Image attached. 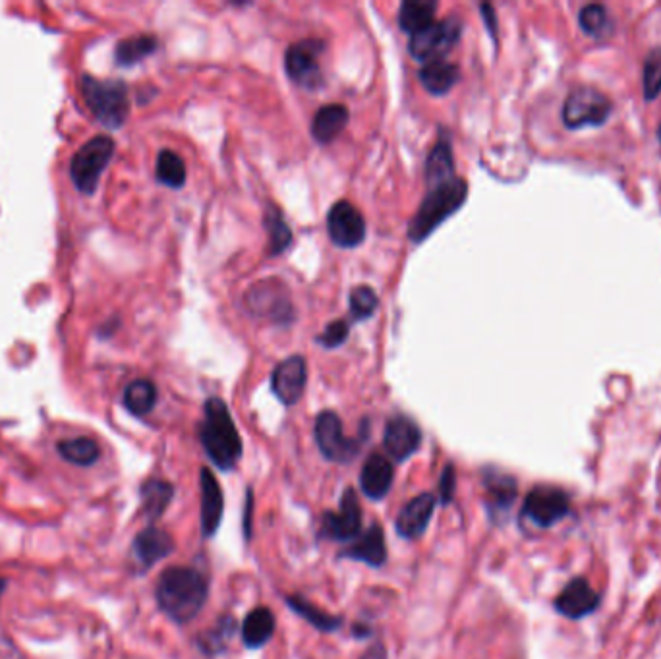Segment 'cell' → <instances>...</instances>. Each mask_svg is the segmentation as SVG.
Instances as JSON below:
<instances>
[{
    "label": "cell",
    "instance_id": "cell-1",
    "mask_svg": "<svg viewBox=\"0 0 661 659\" xmlns=\"http://www.w3.org/2000/svg\"><path fill=\"white\" fill-rule=\"evenodd\" d=\"M209 582L194 567H171L159 576L155 596L159 607L178 625L196 619L207 602Z\"/></svg>",
    "mask_w": 661,
    "mask_h": 659
},
{
    "label": "cell",
    "instance_id": "cell-2",
    "mask_svg": "<svg viewBox=\"0 0 661 659\" xmlns=\"http://www.w3.org/2000/svg\"><path fill=\"white\" fill-rule=\"evenodd\" d=\"M200 441L207 457L221 470H234L242 457V439L230 416L229 406L217 397L209 399L203 406Z\"/></svg>",
    "mask_w": 661,
    "mask_h": 659
},
{
    "label": "cell",
    "instance_id": "cell-3",
    "mask_svg": "<svg viewBox=\"0 0 661 659\" xmlns=\"http://www.w3.org/2000/svg\"><path fill=\"white\" fill-rule=\"evenodd\" d=\"M468 198V184L464 178H451L428 190V196L420 203L414 219L408 225V236L412 242L426 240L443 221L455 215Z\"/></svg>",
    "mask_w": 661,
    "mask_h": 659
},
{
    "label": "cell",
    "instance_id": "cell-4",
    "mask_svg": "<svg viewBox=\"0 0 661 659\" xmlns=\"http://www.w3.org/2000/svg\"><path fill=\"white\" fill-rule=\"evenodd\" d=\"M113 153H115V142L109 136H95L76 151L70 165V174L80 192L91 194L95 190Z\"/></svg>",
    "mask_w": 661,
    "mask_h": 659
},
{
    "label": "cell",
    "instance_id": "cell-5",
    "mask_svg": "<svg viewBox=\"0 0 661 659\" xmlns=\"http://www.w3.org/2000/svg\"><path fill=\"white\" fill-rule=\"evenodd\" d=\"M611 113L613 103L605 93L594 87H578L569 93L563 105V122L571 130L602 126Z\"/></svg>",
    "mask_w": 661,
    "mask_h": 659
},
{
    "label": "cell",
    "instance_id": "cell-6",
    "mask_svg": "<svg viewBox=\"0 0 661 659\" xmlns=\"http://www.w3.org/2000/svg\"><path fill=\"white\" fill-rule=\"evenodd\" d=\"M462 22L457 16H451L443 22H433L432 26L410 35V55L422 62L443 60V57L459 43Z\"/></svg>",
    "mask_w": 661,
    "mask_h": 659
},
{
    "label": "cell",
    "instance_id": "cell-7",
    "mask_svg": "<svg viewBox=\"0 0 661 659\" xmlns=\"http://www.w3.org/2000/svg\"><path fill=\"white\" fill-rule=\"evenodd\" d=\"M314 437H316L319 453L331 462L346 464L356 459L362 447L360 439H350L343 433V422L337 412L325 410L316 418L314 424Z\"/></svg>",
    "mask_w": 661,
    "mask_h": 659
},
{
    "label": "cell",
    "instance_id": "cell-8",
    "mask_svg": "<svg viewBox=\"0 0 661 659\" xmlns=\"http://www.w3.org/2000/svg\"><path fill=\"white\" fill-rule=\"evenodd\" d=\"M362 507L358 495L352 488H346L339 511L325 513L321 518L319 536L333 542L356 540L362 534Z\"/></svg>",
    "mask_w": 661,
    "mask_h": 659
},
{
    "label": "cell",
    "instance_id": "cell-9",
    "mask_svg": "<svg viewBox=\"0 0 661 659\" xmlns=\"http://www.w3.org/2000/svg\"><path fill=\"white\" fill-rule=\"evenodd\" d=\"M325 51V43L319 39H304L290 45L285 57L288 78L298 86L316 89L321 86L323 76L319 68V57Z\"/></svg>",
    "mask_w": 661,
    "mask_h": 659
},
{
    "label": "cell",
    "instance_id": "cell-10",
    "mask_svg": "<svg viewBox=\"0 0 661 659\" xmlns=\"http://www.w3.org/2000/svg\"><path fill=\"white\" fill-rule=\"evenodd\" d=\"M571 501L563 489L538 486L532 489L522 507V516L538 528H549L569 515Z\"/></svg>",
    "mask_w": 661,
    "mask_h": 659
},
{
    "label": "cell",
    "instance_id": "cell-11",
    "mask_svg": "<svg viewBox=\"0 0 661 659\" xmlns=\"http://www.w3.org/2000/svg\"><path fill=\"white\" fill-rule=\"evenodd\" d=\"M246 306L252 314L279 323H288L294 317L287 287L275 279L261 281L250 288L246 294Z\"/></svg>",
    "mask_w": 661,
    "mask_h": 659
},
{
    "label": "cell",
    "instance_id": "cell-12",
    "mask_svg": "<svg viewBox=\"0 0 661 659\" xmlns=\"http://www.w3.org/2000/svg\"><path fill=\"white\" fill-rule=\"evenodd\" d=\"M87 101L95 115L109 126H118L128 115L126 87L118 82H95L87 80Z\"/></svg>",
    "mask_w": 661,
    "mask_h": 659
},
{
    "label": "cell",
    "instance_id": "cell-13",
    "mask_svg": "<svg viewBox=\"0 0 661 659\" xmlns=\"http://www.w3.org/2000/svg\"><path fill=\"white\" fill-rule=\"evenodd\" d=\"M327 232L337 246L356 248L366 238V219L350 201H337L327 215Z\"/></svg>",
    "mask_w": 661,
    "mask_h": 659
},
{
    "label": "cell",
    "instance_id": "cell-14",
    "mask_svg": "<svg viewBox=\"0 0 661 659\" xmlns=\"http://www.w3.org/2000/svg\"><path fill=\"white\" fill-rule=\"evenodd\" d=\"M308 381L306 358L294 354L283 360L271 375V391L285 406H294L304 395Z\"/></svg>",
    "mask_w": 661,
    "mask_h": 659
},
{
    "label": "cell",
    "instance_id": "cell-15",
    "mask_svg": "<svg viewBox=\"0 0 661 659\" xmlns=\"http://www.w3.org/2000/svg\"><path fill=\"white\" fill-rule=\"evenodd\" d=\"M422 445V431L418 424L406 416H397L387 422L383 433V447L387 455L397 462L410 459Z\"/></svg>",
    "mask_w": 661,
    "mask_h": 659
},
{
    "label": "cell",
    "instance_id": "cell-16",
    "mask_svg": "<svg viewBox=\"0 0 661 659\" xmlns=\"http://www.w3.org/2000/svg\"><path fill=\"white\" fill-rule=\"evenodd\" d=\"M435 507H437V499L432 493H420L414 499H410L397 516L395 522L397 534L404 540L422 538L432 522Z\"/></svg>",
    "mask_w": 661,
    "mask_h": 659
},
{
    "label": "cell",
    "instance_id": "cell-17",
    "mask_svg": "<svg viewBox=\"0 0 661 659\" xmlns=\"http://www.w3.org/2000/svg\"><path fill=\"white\" fill-rule=\"evenodd\" d=\"M598 605L600 596L584 578L571 580L555 600L557 611L569 619H582L590 615Z\"/></svg>",
    "mask_w": 661,
    "mask_h": 659
},
{
    "label": "cell",
    "instance_id": "cell-18",
    "mask_svg": "<svg viewBox=\"0 0 661 659\" xmlns=\"http://www.w3.org/2000/svg\"><path fill=\"white\" fill-rule=\"evenodd\" d=\"M202 534L203 538H213L223 522L225 497L215 474L203 468L202 476Z\"/></svg>",
    "mask_w": 661,
    "mask_h": 659
},
{
    "label": "cell",
    "instance_id": "cell-19",
    "mask_svg": "<svg viewBox=\"0 0 661 659\" xmlns=\"http://www.w3.org/2000/svg\"><path fill=\"white\" fill-rule=\"evenodd\" d=\"M341 557L366 563L370 567H381L387 561V544H385V532L379 524H372L368 530H364L352 544L346 547Z\"/></svg>",
    "mask_w": 661,
    "mask_h": 659
},
{
    "label": "cell",
    "instance_id": "cell-20",
    "mask_svg": "<svg viewBox=\"0 0 661 659\" xmlns=\"http://www.w3.org/2000/svg\"><path fill=\"white\" fill-rule=\"evenodd\" d=\"M395 480L393 464L383 455H370L360 472V488L372 501H381L391 491Z\"/></svg>",
    "mask_w": 661,
    "mask_h": 659
},
{
    "label": "cell",
    "instance_id": "cell-21",
    "mask_svg": "<svg viewBox=\"0 0 661 659\" xmlns=\"http://www.w3.org/2000/svg\"><path fill=\"white\" fill-rule=\"evenodd\" d=\"M132 549H134L136 561L144 569H149V567H153L155 563L167 559L173 553L174 540L165 530L149 526L136 536Z\"/></svg>",
    "mask_w": 661,
    "mask_h": 659
},
{
    "label": "cell",
    "instance_id": "cell-22",
    "mask_svg": "<svg viewBox=\"0 0 661 659\" xmlns=\"http://www.w3.org/2000/svg\"><path fill=\"white\" fill-rule=\"evenodd\" d=\"M275 615L267 607L252 609L242 623V642L250 650L263 648L275 634Z\"/></svg>",
    "mask_w": 661,
    "mask_h": 659
},
{
    "label": "cell",
    "instance_id": "cell-23",
    "mask_svg": "<svg viewBox=\"0 0 661 659\" xmlns=\"http://www.w3.org/2000/svg\"><path fill=\"white\" fill-rule=\"evenodd\" d=\"M350 113L345 105H323L312 120V136L319 144H331L348 124Z\"/></svg>",
    "mask_w": 661,
    "mask_h": 659
},
{
    "label": "cell",
    "instance_id": "cell-24",
    "mask_svg": "<svg viewBox=\"0 0 661 659\" xmlns=\"http://www.w3.org/2000/svg\"><path fill=\"white\" fill-rule=\"evenodd\" d=\"M484 488L488 491V509L491 516L505 513L517 499V482L511 476L488 472L484 478Z\"/></svg>",
    "mask_w": 661,
    "mask_h": 659
},
{
    "label": "cell",
    "instance_id": "cell-25",
    "mask_svg": "<svg viewBox=\"0 0 661 659\" xmlns=\"http://www.w3.org/2000/svg\"><path fill=\"white\" fill-rule=\"evenodd\" d=\"M420 82L432 95H445L459 82L460 70L457 64L445 60H433L420 70Z\"/></svg>",
    "mask_w": 661,
    "mask_h": 659
},
{
    "label": "cell",
    "instance_id": "cell-26",
    "mask_svg": "<svg viewBox=\"0 0 661 659\" xmlns=\"http://www.w3.org/2000/svg\"><path fill=\"white\" fill-rule=\"evenodd\" d=\"M451 178H455L453 149L447 140H439L437 144L433 145V149L428 155V161H426V184H428V188H433Z\"/></svg>",
    "mask_w": 661,
    "mask_h": 659
},
{
    "label": "cell",
    "instance_id": "cell-27",
    "mask_svg": "<svg viewBox=\"0 0 661 659\" xmlns=\"http://www.w3.org/2000/svg\"><path fill=\"white\" fill-rule=\"evenodd\" d=\"M287 605L300 615L306 623H310L314 629L323 632L339 631L343 627V619L325 613L323 609L316 607L314 603L308 602L304 596H288Z\"/></svg>",
    "mask_w": 661,
    "mask_h": 659
},
{
    "label": "cell",
    "instance_id": "cell-28",
    "mask_svg": "<svg viewBox=\"0 0 661 659\" xmlns=\"http://www.w3.org/2000/svg\"><path fill=\"white\" fill-rule=\"evenodd\" d=\"M122 402L134 416H147L157 404V387L149 379H136L126 385Z\"/></svg>",
    "mask_w": 661,
    "mask_h": 659
},
{
    "label": "cell",
    "instance_id": "cell-29",
    "mask_svg": "<svg viewBox=\"0 0 661 659\" xmlns=\"http://www.w3.org/2000/svg\"><path fill=\"white\" fill-rule=\"evenodd\" d=\"M437 4L426 0H406L399 12V26L404 33H418L428 26H432Z\"/></svg>",
    "mask_w": 661,
    "mask_h": 659
},
{
    "label": "cell",
    "instance_id": "cell-30",
    "mask_svg": "<svg viewBox=\"0 0 661 659\" xmlns=\"http://www.w3.org/2000/svg\"><path fill=\"white\" fill-rule=\"evenodd\" d=\"M58 455L66 462L78 464V466H91L95 460L99 459L101 449L95 439L87 435H78V437H68L58 443Z\"/></svg>",
    "mask_w": 661,
    "mask_h": 659
},
{
    "label": "cell",
    "instance_id": "cell-31",
    "mask_svg": "<svg viewBox=\"0 0 661 659\" xmlns=\"http://www.w3.org/2000/svg\"><path fill=\"white\" fill-rule=\"evenodd\" d=\"M174 497L173 484L165 480H147L142 486V503H144L145 515L151 520L163 516L169 509Z\"/></svg>",
    "mask_w": 661,
    "mask_h": 659
},
{
    "label": "cell",
    "instance_id": "cell-32",
    "mask_svg": "<svg viewBox=\"0 0 661 659\" xmlns=\"http://www.w3.org/2000/svg\"><path fill=\"white\" fill-rule=\"evenodd\" d=\"M236 632V621L230 615H223L211 631H205L198 638V646L205 656L221 654L229 644L232 634Z\"/></svg>",
    "mask_w": 661,
    "mask_h": 659
},
{
    "label": "cell",
    "instance_id": "cell-33",
    "mask_svg": "<svg viewBox=\"0 0 661 659\" xmlns=\"http://www.w3.org/2000/svg\"><path fill=\"white\" fill-rule=\"evenodd\" d=\"M155 176L169 188H180L186 182V165L178 153L163 149L155 161Z\"/></svg>",
    "mask_w": 661,
    "mask_h": 659
},
{
    "label": "cell",
    "instance_id": "cell-34",
    "mask_svg": "<svg viewBox=\"0 0 661 659\" xmlns=\"http://www.w3.org/2000/svg\"><path fill=\"white\" fill-rule=\"evenodd\" d=\"M265 229H267V236H269V252L273 256L285 252L290 246V242H292V232H290V227H288L283 213L279 211V207L267 205Z\"/></svg>",
    "mask_w": 661,
    "mask_h": 659
},
{
    "label": "cell",
    "instance_id": "cell-35",
    "mask_svg": "<svg viewBox=\"0 0 661 659\" xmlns=\"http://www.w3.org/2000/svg\"><path fill=\"white\" fill-rule=\"evenodd\" d=\"M157 49V39L149 35H140L128 41H122L116 49V58L120 64H136L142 58L151 55Z\"/></svg>",
    "mask_w": 661,
    "mask_h": 659
},
{
    "label": "cell",
    "instance_id": "cell-36",
    "mask_svg": "<svg viewBox=\"0 0 661 659\" xmlns=\"http://www.w3.org/2000/svg\"><path fill=\"white\" fill-rule=\"evenodd\" d=\"M578 24L584 29V33L592 37H604L605 33L611 28L609 14L602 4H588L580 10L578 14Z\"/></svg>",
    "mask_w": 661,
    "mask_h": 659
},
{
    "label": "cell",
    "instance_id": "cell-37",
    "mask_svg": "<svg viewBox=\"0 0 661 659\" xmlns=\"http://www.w3.org/2000/svg\"><path fill=\"white\" fill-rule=\"evenodd\" d=\"M348 302H350V316L358 321L370 319L379 306V298H377L374 288L368 287V285L354 288L350 292Z\"/></svg>",
    "mask_w": 661,
    "mask_h": 659
},
{
    "label": "cell",
    "instance_id": "cell-38",
    "mask_svg": "<svg viewBox=\"0 0 661 659\" xmlns=\"http://www.w3.org/2000/svg\"><path fill=\"white\" fill-rule=\"evenodd\" d=\"M642 87L646 101L658 99L661 93V47L650 51L644 62V74H642Z\"/></svg>",
    "mask_w": 661,
    "mask_h": 659
},
{
    "label": "cell",
    "instance_id": "cell-39",
    "mask_svg": "<svg viewBox=\"0 0 661 659\" xmlns=\"http://www.w3.org/2000/svg\"><path fill=\"white\" fill-rule=\"evenodd\" d=\"M348 333H350L348 323L343 319H337L325 327V331L317 337V343L325 348H337L348 339Z\"/></svg>",
    "mask_w": 661,
    "mask_h": 659
},
{
    "label": "cell",
    "instance_id": "cell-40",
    "mask_svg": "<svg viewBox=\"0 0 661 659\" xmlns=\"http://www.w3.org/2000/svg\"><path fill=\"white\" fill-rule=\"evenodd\" d=\"M439 503L441 505H449L455 497V489H457V470L453 464H447L439 476Z\"/></svg>",
    "mask_w": 661,
    "mask_h": 659
},
{
    "label": "cell",
    "instance_id": "cell-41",
    "mask_svg": "<svg viewBox=\"0 0 661 659\" xmlns=\"http://www.w3.org/2000/svg\"><path fill=\"white\" fill-rule=\"evenodd\" d=\"M482 14H484V22H488L491 35H495V31H497V22H495V12H493V8H491L489 4H484V6H482Z\"/></svg>",
    "mask_w": 661,
    "mask_h": 659
},
{
    "label": "cell",
    "instance_id": "cell-42",
    "mask_svg": "<svg viewBox=\"0 0 661 659\" xmlns=\"http://www.w3.org/2000/svg\"><path fill=\"white\" fill-rule=\"evenodd\" d=\"M372 634V629H368L366 625H356L354 627V636H358V638H368Z\"/></svg>",
    "mask_w": 661,
    "mask_h": 659
},
{
    "label": "cell",
    "instance_id": "cell-43",
    "mask_svg": "<svg viewBox=\"0 0 661 659\" xmlns=\"http://www.w3.org/2000/svg\"><path fill=\"white\" fill-rule=\"evenodd\" d=\"M2 592H4V580L0 578V596H2Z\"/></svg>",
    "mask_w": 661,
    "mask_h": 659
},
{
    "label": "cell",
    "instance_id": "cell-44",
    "mask_svg": "<svg viewBox=\"0 0 661 659\" xmlns=\"http://www.w3.org/2000/svg\"><path fill=\"white\" fill-rule=\"evenodd\" d=\"M658 142H660V149H661V124H660V128H658Z\"/></svg>",
    "mask_w": 661,
    "mask_h": 659
}]
</instances>
